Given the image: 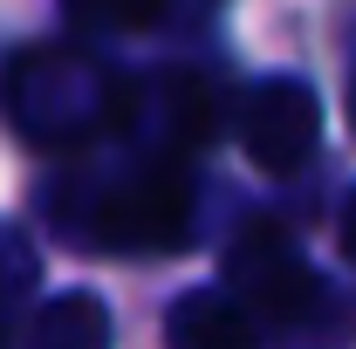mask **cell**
Here are the masks:
<instances>
[{"mask_svg": "<svg viewBox=\"0 0 356 349\" xmlns=\"http://www.w3.org/2000/svg\"><path fill=\"white\" fill-rule=\"evenodd\" d=\"M124 110L131 83L83 48H21L0 76V117L42 151H83L103 131H117Z\"/></svg>", "mask_w": 356, "mask_h": 349, "instance_id": "1", "label": "cell"}, {"mask_svg": "<svg viewBox=\"0 0 356 349\" xmlns=\"http://www.w3.org/2000/svg\"><path fill=\"white\" fill-rule=\"evenodd\" d=\"M192 240V185L178 165H144L96 192L76 247L103 254H178Z\"/></svg>", "mask_w": 356, "mask_h": 349, "instance_id": "2", "label": "cell"}, {"mask_svg": "<svg viewBox=\"0 0 356 349\" xmlns=\"http://www.w3.org/2000/svg\"><path fill=\"white\" fill-rule=\"evenodd\" d=\"M226 288H233V302L254 308L261 322H309L315 308H322L315 267L295 254V240H288L274 219H254V226L226 247Z\"/></svg>", "mask_w": 356, "mask_h": 349, "instance_id": "3", "label": "cell"}, {"mask_svg": "<svg viewBox=\"0 0 356 349\" xmlns=\"http://www.w3.org/2000/svg\"><path fill=\"white\" fill-rule=\"evenodd\" d=\"M240 144L267 178L302 172L315 158V144H322V96L302 76H267L240 110Z\"/></svg>", "mask_w": 356, "mask_h": 349, "instance_id": "4", "label": "cell"}, {"mask_svg": "<svg viewBox=\"0 0 356 349\" xmlns=\"http://www.w3.org/2000/svg\"><path fill=\"white\" fill-rule=\"evenodd\" d=\"M254 329H261V315L240 308L233 295H185L165 315V336L178 349H240V343H254Z\"/></svg>", "mask_w": 356, "mask_h": 349, "instance_id": "5", "label": "cell"}, {"mask_svg": "<svg viewBox=\"0 0 356 349\" xmlns=\"http://www.w3.org/2000/svg\"><path fill=\"white\" fill-rule=\"evenodd\" d=\"M110 336V315L96 295H55L35 315V343H103Z\"/></svg>", "mask_w": 356, "mask_h": 349, "instance_id": "6", "label": "cell"}, {"mask_svg": "<svg viewBox=\"0 0 356 349\" xmlns=\"http://www.w3.org/2000/svg\"><path fill=\"white\" fill-rule=\"evenodd\" d=\"M62 14L83 35H144V28H158L165 0H62Z\"/></svg>", "mask_w": 356, "mask_h": 349, "instance_id": "7", "label": "cell"}, {"mask_svg": "<svg viewBox=\"0 0 356 349\" xmlns=\"http://www.w3.org/2000/svg\"><path fill=\"white\" fill-rule=\"evenodd\" d=\"M28 288H35V254L14 240V226H0V315H7L14 295H28Z\"/></svg>", "mask_w": 356, "mask_h": 349, "instance_id": "8", "label": "cell"}, {"mask_svg": "<svg viewBox=\"0 0 356 349\" xmlns=\"http://www.w3.org/2000/svg\"><path fill=\"white\" fill-rule=\"evenodd\" d=\"M336 240H343V254H350V261H356V199H350V206H343V226H336Z\"/></svg>", "mask_w": 356, "mask_h": 349, "instance_id": "9", "label": "cell"}, {"mask_svg": "<svg viewBox=\"0 0 356 349\" xmlns=\"http://www.w3.org/2000/svg\"><path fill=\"white\" fill-rule=\"evenodd\" d=\"M350 131H356V83H350Z\"/></svg>", "mask_w": 356, "mask_h": 349, "instance_id": "10", "label": "cell"}]
</instances>
